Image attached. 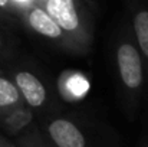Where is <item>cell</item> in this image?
I'll return each instance as SVG.
<instances>
[{
	"mask_svg": "<svg viewBox=\"0 0 148 147\" xmlns=\"http://www.w3.org/2000/svg\"><path fill=\"white\" fill-rule=\"evenodd\" d=\"M111 55L119 105L125 115L134 120L140 110H143L148 77L143 53L125 16L112 35Z\"/></svg>",
	"mask_w": 148,
	"mask_h": 147,
	"instance_id": "6da1fadb",
	"label": "cell"
},
{
	"mask_svg": "<svg viewBox=\"0 0 148 147\" xmlns=\"http://www.w3.org/2000/svg\"><path fill=\"white\" fill-rule=\"evenodd\" d=\"M53 147H121L119 134L108 123L85 112H59L39 121Z\"/></svg>",
	"mask_w": 148,
	"mask_h": 147,
	"instance_id": "7a4b0ae2",
	"label": "cell"
},
{
	"mask_svg": "<svg viewBox=\"0 0 148 147\" xmlns=\"http://www.w3.org/2000/svg\"><path fill=\"white\" fill-rule=\"evenodd\" d=\"M19 88L25 105H27L40 121L46 117L62 112L55 82L52 84L46 74L32 61H17L4 69Z\"/></svg>",
	"mask_w": 148,
	"mask_h": 147,
	"instance_id": "3957f363",
	"label": "cell"
},
{
	"mask_svg": "<svg viewBox=\"0 0 148 147\" xmlns=\"http://www.w3.org/2000/svg\"><path fill=\"white\" fill-rule=\"evenodd\" d=\"M72 43L75 55H86L94 43L95 20L92 4L84 0H40Z\"/></svg>",
	"mask_w": 148,
	"mask_h": 147,
	"instance_id": "277c9868",
	"label": "cell"
},
{
	"mask_svg": "<svg viewBox=\"0 0 148 147\" xmlns=\"http://www.w3.org/2000/svg\"><path fill=\"white\" fill-rule=\"evenodd\" d=\"M20 26L29 33H33L39 39L45 41L46 43H50L66 53L75 55L72 43L62 32L59 25L55 22V19L40 6V0L33 9H30L26 14L20 17Z\"/></svg>",
	"mask_w": 148,
	"mask_h": 147,
	"instance_id": "5b68a950",
	"label": "cell"
},
{
	"mask_svg": "<svg viewBox=\"0 0 148 147\" xmlns=\"http://www.w3.org/2000/svg\"><path fill=\"white\" fill-rule=\"evenodd\" d=\"M58 98L65 105L82 104L92 91V81L81 69L68 68L63 69L55 81Z\"/></svg>",
	"mask_w": 148,
	"mask_h": 147,
	"instance_id": "8992f818",
	"label": "cell"
},
{
	"mask_svg": "<svg viewBox=\"0 0 148 147\" xmlns=\"http://www.w3.org/2000/svg\"><path fill=\"white\" fill-rule=\"evenodd\" d=\"M125 17L143 53L148 77V0H132L127 4Z\"/></svg>",
	"mask_w": 148,
	"mask_h": 147,
	"instance_id": "52a82bcc",
	"label": "cell"
},
{
	"mask_svg": "<svg viewBox=\"0 0 148 147\" xmlns=\"http://www.w3.org/2000/svg\"><path fill=\"white\" fill-rule=\"evenodd\" d=\"M35 112L27 105H22L0 118V128L4 131L6 137L16 140L17 137L29 131L32 127H35Z\"/></svg>",
	"mask_w": 148,
	"mask_h": 147,
	"instance_id": "ba28073f",
	"label": "cell"
},
{
	"mask_svg": "<svg viewBox=\"0 0 148 147\" xmlns=\"http://www.w3.org/2000/svg\"><path fill=\"white\" fill-rule=\"evenodd\" d=\"M22 105H25V101L19 88L9 74L0 68V118Z\"/></svg>",
	"mask_w": 148,
	"mask_h": 147,
	"instance_id": "9c48e42d",
	"label": "cell"
},
{
	"mask_svg": "<svg viewBox=\"0 0 148 147\" xmlns=\"http://www.w3.org/2000/svg\"><path fill=\"white\" fill-rule=\"evenodd\" d=\"M14 143H16V147H53L48 140V137L39 128V126L32 127L29 131L17 137Z\"/></svg>",
	"mask_w": 148,
	"mask_h": 147,
	"instance_id": "30bf717a",
	"label": "cell"
},
{
	"mask_svg": "<svg viewBox=\"0 0 148 147\" xmlns=\"http://www.w3.org/2000/svg\"><path fill=\"white\" fill-rule=\"evenodd\" d=\"M9 28L0 22V59L7 58L12 52V38L9 33Z\"/></svg>",
	"mask_w": 148,
	"mask_h": 147,
	"instance_id": "8fae6325",
	"label": "cell"
},
{
	"mask_svg": "<svg viewBox=\"0 0 148 147\" xmlns=\"http://www.w3.org/2000/svg\"><path fill=\"white\" fill-rule=\"evenodd\" d=\"M143 115H144V121H145V126L148 128V88L147 92H145V97H144V102H143Z\"/></svg>",
	"mask_w": 148,
	"mask_h": 147,
	"instance_id": "7c38bea8",
	"label": "cell"
},
{
	"mask_svg": "<svg viewBox=\"0 0 148 147\" xmlns=\"http://www.w3.org/2000/svg\"><path fill=\"white\" fill-rule=\"evenodd\" d=\"M0 147H16V143H14V140L0 134Z\"/></svg>",
	"mask_w": 148,
	"mask_h": 147,
	"instance_id": "4fadbf2b",
	"label": "cell"
},
{
	"mask_svg": "<svg viewBox=\"0 0 148 147\" xmlns=\"http://www.w3.org/2000/svg\"><path fill=\"white\" fill-rule=\"evenodd\" d=\"M140 147H148V136L141 141V144H140Z\"/></svg>",
	"mask_w": 148,
	"mask_h": 147,
	"instance_id": "5bb4252c",
	"label": "cell"
}]
</instances>
